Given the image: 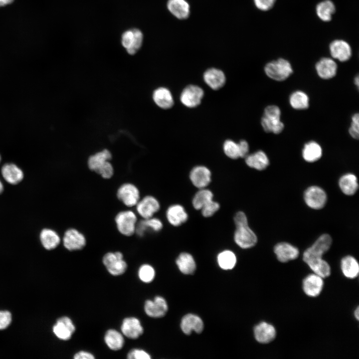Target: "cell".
<instances>
[{
	"label": "cell",
	"instance_id": "cell-1",
	"mask_svg": "<svg viewBox=\"0 0 359 359\" xmlns=\"http://www.w3.org/2000/svg\"><path fill=\"white\" fill-rule=\"evenodd\" d=\"M281 110L279 107L272 105L267 106L264 110L261 120V126L265 132L278 134L284 128L281 121Z\"/></svg>",
	"mask_w": 359,
	"mask_h": 359
},
{
	"label": "cell",
	"instance_id": "cell-2",
	"mask_svg": "<svg viewBox=\"0 0 359 359\" xmlns=\"http://www.w3.org/2000/svg\"><path fill=\"white\" fill-rule=\"evenodd\" d=\"M264 71L270 78L277 81L287 79L293 70L290 62L284 58H278L267 63L264 67Z\"/></svg>",
	"mask_w": 359,
	"mask_h": 359
},
{
	"label": "cell",
	"instance_id": "cell-3",
	"mask_svg": "<svg viewBox=\"0 0 359 359\" xmlns=\"http://www.w3.org/2000/svg\"><path fill=\"white\" fill-rule=\"evenodd\" d=\"M332 243V239L330 235H321L311 246L304 251L303 255L304 261L311 258H322L330 248Z\"/></svg>",
	"mask_w": 359,
	"mask_h": 359
},
{
	"label": "cell",
	"instance_id": "cell-4",
	"mask_svg": "<svg viewBox=\"0 0 359 359\" xmlns=\"http://www.w3.org/2000/svg\"><path fill=\"white\" fill-rule=\"evenodd\" d=\"M102 261L108 272L113 276L123 274L127 268V263L123 259V255L119 251L106 253L104 255Z\"/></svg>",
	"mask_w": 359,
	"mask_h": 359
},
{
	"label": "cell",
	"instance_id": "cell-5",
	"mask_svg": "<svg viewBox=\"0 0 359 359\" xmlns=\"http://www.w3.org/2000/svg\"><path fill=\"white\" fill-rule=\"evenodd\" d=\"M304 199L308 207L318 210L323 208L326 204L327 195L322 188L317 185H312L305 190Z\"/></svg>",
	"mask_w": 359,
	"mask_h": 359
},
{
	"label": "cell",
	"instance_id": "cell-6",
	"mask_svg": "<svg viewBox=\"0 0 359 359\" xmlns=\"http://www.w3.org/2000/svg\"><path fill=\"white\" fill-rule=\"evenodd\" d=\"M234 240L236 244L241 248L248 249L255 246L258 239L248 223L236 226Z\"/></svg>",
	"mask_w": 359,
	"mask_h": 359
},
{
	"label": "cell",
	"instance_id": "cell-7",
	"mask_svg": "<svg viewBox=\"0 0 359 359\" xmlns=\"http://www.w3.org/2000/svg\"><path fill=\"white\" fill-rule=\"evenodd\" d=\"M115 222L118 231L123 235L131 236L135 232L137 216L132 211L120 212L116 216Z\"/></svg>",
	"mask_w": 359,
	"mask_h": 359
},
{
	"label": "cell",
	"instance_id": "cell-8",
	"mask_svg": "<svg viewBox=\"0 0 359 359\" xmlns=\"http://www.w3.org/2000/svg\"><path fill=\"white\" fill-rule=\"evenodd\" d=\"M143 40V34L141 31L134 28L127 30L123 33L121 43L129 54L134 55L141 48Z\"/></svg>",
	"mask_w": 359,
	"mask_h": 359
},
{
	"label": "cell",
	"instance_id": "cell-9",
	"mask_svg": "<svg viewBox=\"0 0 359 359\" xmlns=\"http://www.w3.org/2000/svg\"><path fill=\"white\" fill-rule=\"evenodd\" d=\"M204 96V91L199 86L188 85L182 91L180 95V101L185 107L195 108L198 106Z\"/></svg>",
	"mask_w": 359,
	"mask_h": 359
},
{
	"label": "cell",
	"instance_id": "cell-10",
	"mask_svg": "<svg viewBox=\"0 0 359 359\" xmlns=\"http://www.w3.org/2000/svg\"><path fill=\"white\" fill-rule=\"evenodd\" d=\"M117 197L125 205L131 207L136 205L140 199V192L138 188L130 183L122 184L118 189Z\"/></svg>",
	"mask_w": 359,
	"mask_h": 359
},
{
	"label": "cell",
	"instance_id": "cell-11",
	"mask_svg": "<svg viewBox=\"0 0 359 359\" xmlns=\"http://www.w3.org/2000/svg\"><path fill=\"white\" fill-rule=\"evenodd\" d=\"M63 245L70 251L82 249L86 245V239L83 234L74 228L67 230L63 238Z\"/></svg>",
	"mask_w": 359,
	"mask_h": 359
},
{
	"label": "cell",
	"instance_id": "cell-12",
	"mask_svg": "<svg viewBox=\"0 0 359 359\" xmlns=\"http://www.w3.org/2000/svg\"><path fill=\"white\" fill-rule=\"evenodd\" d=\"M168 310L166 300L162 297L157 296L153 300H147L144 305L146 314L152 318H161L164 316Z\"/></svg>",
	"mask_w": 359,
	"mask_h": 359
},
{
	"label": "cell",
	"instance_id": "cell-13",
	"mask_svg": "<svg viewBox=\"0 0 359 359\" xmlns=\"http://www.w3.org/2000/svg\"><path fill=\"white\" fill-rule=\"evenodd\" d=\"M189 179L196 187L199 189L205 188L211 181V173L205 166H195L190 172Z\"/></svg>",
	"mask_w": 359,
	"mask_h": 359
},
{
	"label": "cell",
	"instance_id": "cell-14",
	"mask_svg": "<svg viewBox=\"0 0 359 359\" xmlns=\"http://www.w3.org/2000/svg\"><path fill=\"white\" fill-rule=\"evenodd\" d=\"M329 50L332 57L341 62L347 61L352 56V48L344 40L336 39L333 41L330 44Z\"/></svg>",
	"mask_w": 359,
	"mask_h": 359
},
{
	"label": "cell",
	"instance_id": "cell-15",
	"mask_svg": "<svg viewBox=\"0 0 359 359\" xmlns=\"http://www.w3.org/2000/svg\"><path fill=\"white\" fill-rule=\"evenodd\" d=\"M53 332L59 339L69 340L75 331V327L70 318L64 316L60 318L53 327Z\"/></svg>",
	"mask_w": 359,
	"mask_h": 359
},
{
	"label": "cell",
	"instance_id": "cell-16",
	"mask_svg": "<svg viewBox=\"0 0 359 359\" xmlns=\"http://www.w3.org/2000/svg\"><path fill=\"white\" fill-rule=\"evenodd\" d=\"M121 330L122 334L130 339H137L144 332L140 320L136 317L125 318L122 323Z\"/></svg>",
	"mask_w": 359,
	"mask_h": 359
},
{
	"label": "cell",
	"instance_id": "cell-17",
	"mask_svg": "<svg viewBox=\"0 0 359 359\" xmlns=\"http://www.w3.org/2000/svg\"><path fill=\"white\" fill-rule=\"evenodd\" d=\"M160 208V205L158 200L151 195L145 196L136 204L137 211L143 218L153 217Z\"/></svg>",
	"mask_w": 359,
	"mask_h": 359
},
{
	"label": "cell",
	"instance_id": "cell-18",
	"mask_svg": "<svg viewBox=\"0 0 359 359\" xmlns=\"http://www.w3.org/2000/svg\"><path fill=\"white\" fill-rule=\"evenodd\" d=\"M274 252L277 259L282 263L296 259L299 255L298 248L285 242L276 244L274 247Z\"/></svg>",
	"mask_w": 359,
	"mask_h": 359
},
{
	"label": "cell",
	"instance_id": "cell-19",
	"mask_svg": "<svg viewBox=\"0 0 359 359\" xmlns=\"http://www.w3.org/2000/svg\"><path fill=\"white\" fill-rule=\"evenodd\" d=\"M323 287V278L314 273L307 276L303 281V291L306 295L311 297L319 296Z\"/></svg>",
	"mask_w": 359,
	"mask_h": 359
},
{
	"label": "cell",
	"instance_id": "cell-20",
	"mask_svg": "<svg viewBox=\"0 0 359 359\" xmlns=\"http://www.w3.org/2000/svg\"><path fill=\"white\" fill-rule=\"evenodd\" d=\"M254 335L258 343L268 344L275 339L276 331L271 324L262 322L254 327Z\"/></svg>",
	"mask_w": 359,
	"mask_h": 359
},
{
	"label": "cell",
	"instance_id": "cell-21",
	"mask_svg": "<svg viewBox=\"0 0 359 359\" xmlns=\"http://www.w3.org/2000/svg\"><path fill=\"white\" fill-rule=\"evenodd\" d=\"M338 66L336 62L329 57H323L316 64L315 69L318 75L323 79H330L337 74Z\"/></svg>",
	"mask_w": 359,
	"mask_h": 359
},
{
	"label": "cell",
	"instance_id": "cell-22",
	"mask_svg": "<svg viewBox=\"0 0 359 359\" xmlns=\"http://www.w3.org/2000/svg\"><path fill=\"white\" fill-rule=\"evenodd\" d=\"M203 80L207 85L214 90L222 88L226 82L224 72L217 68H210L203 73Z\"/></svg>",
	"mask_w": 359,
	"mask_h": 359
},
{
	"label": "cell",
	"instance_id": "cell-23",
	"mask_svg": "<svg viewBox=\"0 0 359 359\" xmlns=\"http://www.w3.org/2000/svg\"><path fill=\"white\" fill-rule=\"evenodd\" d=\"M1 174L4 180L8 183L15 185L23 179L22 170L13 163H6L1 169Z\"/></svg>",
	"mask_w": 359,
	"mask_h": 359
},
{
	"label": "cell",
	"instance_id": "cell-24",
	"mask_svg": "<svg viewBox=\"0 0 359 359\" xmlns=\"http://www.w3.org/2000/svg\"><path fill=\"white\" fill-rule=\"evenodd\" d=\"M203 323L198 316L188 314L183 317L180 322V328L185 334L189 335L192 331L200 333L203 329Z\"/></svg>",
	"mask_w": 359,
	"mask_h": 359
},
{
	"label": "cell",
	"instance_id": "cell-25",
	"mask_svg": "<svg viewBox=\"0 0 359 359\" xmlns=\"http://www.w3.org/2000/svg\"><path fill=\"white\" fill-rule=\"evenodd\" d=\"M168 222L173 226H179L188 219V214L182 205L176 204L171 205L166 211Z\"/></svg>",
	"mask_w": 359,
	"mask_h": 359
},
{
	"label": "cell",
	"instance_id": "cell-26",
	"mask_svg": "<svg viewBox=\"0 0 359 359\" xmlns=\"http://www.w3.org/2000/svg\"><path fill=\"white\" fill-rule=\"evenodd\" d=\"M152 97L155 104L162 109H170L174 104L173 95L167 88L161 87L157 88L153 92Z\"/></svg>",
	"mask_w": 359,
	"mask_h": 359
},
{
	"label": "cell",
	"instance_id": "cell-27",
	"mask_svg": "<svg viewBox=\"0 0 359 359\" xmlns=\"http://www.w3.org/2000/svg\"><path fill=\"white\" fill-rule=\"evenodd\" d=\"M245 163L250 168L258 171L265 170L269 165V160L265 153L259 150L245 157Z\"/></svg>",
	"mask_w": 359,
	"mask_h": 359
},
{
	"label": "cell",
	"instance_id": "cell-28",
	"mask_svg": "<svg viewBox=\"0 0 359 359\" xmlns=\"http://www.w3.org/2000/svg\"><path fill=\"white\" fill-rule=\"evenodd\" d=\"M339 185L341 191L347 195H353L359 188L358 179L352 173L343 175L339 180Z\"/></svg>",
	"mask_w": 359,
	"mask_h": 359
},
{
	"label": "cell",
	"instance_id": "cell-29",
	"mask_svg": "<svg viewBox=\"0 0 359 359\" xmlns=\"http://www.w3.org/2000/svg\"><path fill=\"white\" fill-rule=\"evenodd\" d=\"M112 158L110 152L105 149L91 156L88 161L89 168L97 173L109 162Z\"/></svg>",
	"mask_w": 359,
	"mask_h": 359
},
{
	"label": "cell",
	"instance_id": "cell-30",
	"mask_svg": "<svg viewBox=\"0 0 359 359\" xmlns=\"http://www.w3.org/2000/svg\"><path fill=\"white\" fill-rule=\"evenodd\" d=\"M167 7L170 12L179 19H185L189 14V5L185 0H169Z\"/></svg>",
	"mask_w": 359,
	"mask_h": 359
},
{
	"label": "cell",
	"instance_id": "cell-31",
	"mask_svg": "<svg viewBox=\"0 0 359 359\" xmlns=\"http://www.w3.org/2000/svg\"><path fill=\"white\" fill-rule=\"evenodd\" d=\"M163 225L160 219L155 217L144 218L136 226L135 232L140 236H143L148 230L158 232L163 228Z\"/></svg>",
	"mask_w": 359,
	"mask_h": 359
},
{
	"label": "cell",
	"instance_id": "cell-32",
	"mask_svg": "<svg viewBox=\"0 0 359 359\" xmlns=\"http://www.w3.org/2000/svg\"><path fill=\"white\" fill-rule=\"evenodd\" d=\"M341 268L344 275L349 279H354L359 273V265L357 259L352 256H346L341 261Z\"/></svg>",
	"mask_w": 359,
	"mask_h": 359
},
{
	"label": "cell",
	"instance_id": "cell-33",
	"mask_svg": "<svg viewBox=\"0 0 359 359\" xmlns=\"http://www.w3.org/2000/svg\"><path fill=\"white\" fill-rule=\"evenodd\" d=\"M39 238L43 247L48 250L55 248L60 242L59 235L55 231L50 228H43L40 231Z\"/></svg>",
	"mask_w": 359,
	"mask_h": 359
},
{
	"label": "cell",
	"instance_id": "cell-34",
	"mask_svg": "<svg viewBox=\"0 0 359 359\" xmlns=\"http://www.w3.org/2000/svg\"><path fill=\"white\" fill-rule=\"evenodd\" d=\"M322 156V149L319 144L312 141L305 144L302 150V157L308 163L319 160Z\"/></svg>",
	"mask_w": 359,
	"mask_h": 359
},
{
	"label": "cell",
	"instance_id": "cell-35",
	"mask_svg": "<svg viewBox=\"0 0 359 359\" xmlns=\"http://www.w3.org/2000/svg\"><path fill=\"white\" fill-rule=\"evenodd\" d=\"M314 273L323 279L329 276L331 269L328 263L322 258H311L305 262Z\"/></svg>",
	"mask_w": 359,
	"mask_h": 359
},
{
	"label": "cell",
	"instance_id": "cell-36",
	"mask_svg": "<svg viewBox=\"0 0 359 359\" xmlns=\"http://www.w3.org/2000/svg\"><path fill=\"white\" fill-rule=\"evenodd\" d=\"M176 264L180 272L184 274H192L196 269L194 258L188 253H181L176 259Z\"/></svg>",
	"mask_w": 359,
	"mask_h": 359
},
{
	"label": "cell",
	"instance_id": "cell-37",
	"mask_svg": "<svg viewBox=\"0 0 359 359\" xmlns=\"http://www.w3.org/2000/svg\"><path fill=\"white\" fill-rule=\"evenodd\" d=\"M104 341L108 347L113 351L121 350L124 345L123 334L114 329H109L104 336Z\"/></svg>",
	"mask_w": 359,
	"mask_h": 359
},
{
	"label": "cell",
	"instance_id": "cell-38",
	"mask_svg": "<svg viewBox=\"0 0 359 359\" xmlns=\"http://www.w3.org/2000/svg\"><path fill=\"white\" fill-rule=\"evenodd\" d=\"M336 11V6L330 0H325L316 6V11L318 17L323 21H330Z\"/></svg>",
	"mask_w": 359,
	"mask_h": 359
},
{
	"label": "cell",
	"instance_id": "cell-39",
	"mask_svg": "<svg viewBox=\"0 0 359 359\" xmlns=\"http://www.w3.org/2000/svg\"><path fill=\"white\" fill-rule=\"evenodd\" d=\"M289 103L291 106L296 110H305L309 106V98L306 93L298 90L291 94Z\"/></svg>",
	"mask_w": 359,
	"mask_h": 359
},
{
	"label": "cell",
	"instance_id": "cell-40",
	"mask_svg": "<svg viewBox=\"0 0 359 359\" xmlns=\"http://www.w3.org/2000/svg\"><path fill=\"white\" fill-rule=\"evenodd\" d=\"M212 191L205 188H200L194 195L192 204L197 210H200L206 203L213 199Z\"/></svg>",
	"mask_w": 359,
	"mask_h": 359
},
{
	"label": "cell",
	"instance_id": "cell-41",
	"mask_svg": "<svg viewBox=\"0 0 359 359\" xmlns=\"http://www.w3.org/2000/svg\"><path fill=\"white\" fill-rule=\"evenodd\" d=\"M217 259L219 266L224 270L232 269L236 263V255L232 251L228 250L219 253Z\"/></svg>",
	"mask_w": 359,
	"mask_h": 359
},
{
	"label": "cell",
	"instance_id": "cell-42",
	"mask_svg": "<svg viewBox=\"0 0 359 359\" xmlns=\"http://www.w3.org/2000/svg\"><path fill=\"white\" fill-rule=\"evenodd\" d=\"M138 275L141 281L146 283H149L154 280L155 276V271L152 266L145 264L139 267Z\"/></svg>",
	"mask_w": 359,
	"mask_h": 359
},
{
	"label": "cell",
	"instance_id": "cell-43",
	"mask_svg": "<svg viewBox=\"0 0 359 359\" xmlns=\"http://www.w3.org/2000/svg\"><path fill=\"white\" fill-rule=\"evenodd\" d=\"M223 152L225 155L232 159L240 158L238 143L230 139L226 140L223 145Z\"/></svg>",
	"mask_w": 359,
	"mask_h": 359
},
{
	"label": "cell",
	"instance_id": "cell-44",
	"mask_svg": "<svg viewBox=\"0 0 359 359\" xmlns=\"http://www.w3.org/2000/svg\"><path fill=\"white\" fill-rule=\"evenodd\" d=\"M219 204L211 200L206 203L200 210L202 215L205 217L212 216L219 209Z\"/></svg>",
	"mask_w": 359,
	"mask_h": 359
},
{
	"label": "cell",
	"instance_id": "cell-45",
	"mask_svg": "<svg viewBox=\"0 0 359 359\" xmlns=\"http://www.w3.org/2000/svg\"><path fill=\"white\" fill-rule=\"evenodd\" d=\"M359 115L355 113L352 117V122L349 129L350 136L354 139L358 140L359 136Z\"/></svg>",
	"mask_w": 359,
	"mask_h": 359
},
{
	"label": "cell",
	"instance_id": "cell-46",
	"mask_svg": "<svg viewBox=\"0 0 359 359\" xmlns=\"http://www.w3.org/2000/svg\"><path fill=\"white\" fill-rule=\"evenodd\" d=\"M128 359H150V355L145 351L139 349L131 350L127 354Z\"/></svg>",
	"mask_w": 359,
	"mask_h": 359
},
{
	"label": "cell",
	"instance_id": "cell-47",
	"mask_svg": "<svg viewBox=\"0 0 359 359\" xmlns=\"http://www.w3.org/2000/svg\"><path fill=\"white\" fill-rule=\"evenodd\" d=\"M12 320L11 313L7 311H0V330L6 328Z\"/></svg>",
	"mask_w": 359,
	"mask_h": 359
},
{
	"label": "cell",
	"instance_id": "cell-48",
	"mask_svg": "<svg viewBox=\"0 0 359 359\" xmlns=\"http://www.w3.org/2000/svg\"><path fill=\"white\" fill-rule=\"evenodd\" d=\"M276 0H253L256 7L262 11L270 9L274 5Z\"/></svg>",
	"mask_w": 359,
	"mask_h": 359
},
{
	"label": "cell",
	"instance_id": "cell-49",
	"mask_svg": "<svg viewBox=\"0 0 359 359\" xmlns=\"http://www.w3.org/2000/svg\"><path fill=\"white\" fill-rule=\"evenodd\" d=\"M234 222L235 226L248 224V219L246 215L243 211H238L234 217Z\"/></svg>",
	"mask_w": 359,
	"mask_h": 359
},
{
	"label": "cell",
	"instance_id": "cell-50",
	"mask_svg": "<svg viewBox=\"0 0 359 359\" xmlns=\"http://www.w3.org/2000/svg\"><path fill=\"white\" fill-rule=\"evenodd\" d=\"M238 144L240 158H245L248 155L249 150L248 142L244 140H242L238 143Z\"/></svg>",
	"mask_w": 359,
	"mask_h": 359
},
{
	"label": "cell",
	"instance_id": "cell-51",
	"mask_svg": "<svg viewBox=\"0 0 359 359\" xmlns=\"http://www.w3.org/2000/svg\"><path fill=\"white\" fill-rule=\"evenodd\" d=\"M74 359H94V355L88 352L80 351L74 355Z\"/></svg>",
	"mask_w": 359,
	"mask_h": 359
},
{
	"label": "cell",
	"instance_id": "cell-52",
	"mask_svg": "<svg viewBox=\"0 0 359 359\" xmlns=\"http://www.w3.org/2000/svg\"><path fill=\"white\" fill-rule=\"evenodd\" d=\"M14 0H0V7L12 3Z\"/></svg>",
	"mask_w": 359,
	"mask_h": 359
},
{
	"label": "cell",
	"instance_id": "cell-53",
	"mask_svg": "<svg viewBox=\"0 0 359 359\" xmlns=\"http://www.w3.org/2000/svg\"><path fill=\"white\" fill-rule=\"evenodd\" d=\"M354 315L355 318L357 320H359V307L357 308V309L355 310L354 312Z\"/></svg>",
	"mask_w": 359,
	"mask_h": 359
},
{
	"label": "cell",
	"instance_id": "cell-54",
	"mask_svg": "<svg viewBox=\"0 0 359 359\" xmlns=\"http://www.w3.org/2000/svg\"><path fill=\"white\" fill-rule=\"evenodd\" d=\"M354 81H355V85L357 86V87L358 88V87H359V76H358V75H357V76L355 77Z\"/></svg>",
	"mask_w": 359,
	"mask_h": 359
},
{
	"label": "cell",
	"instance_id": "cell-55",
	"mask_svg": "<svg viewBox=\"0 0 359 359\" xmlns=\"http://www.w3.org/2000/svg\"><path fill=\"white\" fill-rule=\"evenodd\" d=\"M4 187L2 182L0 180V194H1L3 191Z\"/></svg>",
	"mask_w": 359,
	"mask_h": 359
},
{
	"label": "cell",
	"instance_id": "cell-56",
	"mask_svg": "<svg viewBox=\"0 0 359 359\" xmlns=\"http://www.w3.org/2000/svg\"><path fill=\"white\" fill-rule=\"evenodd\" d=\"M0 161H1V157H0Z\"/></svg>",
	"mask_w": 359,
	"mask_h": 359
}]
</instances>
